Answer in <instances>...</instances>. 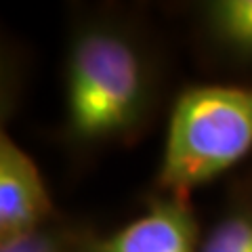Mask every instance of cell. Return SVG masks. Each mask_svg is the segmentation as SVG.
<instances>
[{"label":"cell","instance_id":"obj_2","mask_svg":"<svg viewBox=\"0 0 252 252\" xmlns=\"http://www.w3.org/2000/svg\"><path fill=\"white\" fill-rule=\"evenodd\" d=\"M147 94L139 53L112 30H89L67 61V114L78 137L99 139L137 122Z\"/></svg>","mask_w":252,"mask_h":252},{"label":"cell","instance_id":"obj_6","mask_svg":"<svg viewBox=\"0 0 252 252\" xmlns=\"http://www.w3.org/2000/svg\"><path fill=\"white\" fill-rule=\"evenodd\" d=\"M200 252H252V217L231 215L215 225Z\"/></svg>","mask_w":252,"mask_h":252},{"label":"cell","instance_id":"obj_3","mask_svg":"<svg viewBox=\"0 0 252 252\" xmlns=\"http://www.w3.org/2000/svg\"><path fill=\"white\" fill-rule=\"evenodd\" d=\"M51 212L49 191L34 160L2 135L0 141V233L4 238L38 229Z\"/></svg>","mask_w":252,"mask_h":252},{"label":"cell","instance_id":"obj_1","mask_svg":"<svg viewBox=\"0 0 252 252\" xmlns=\"http://www.w3.org/2000/svg\"><path fill=\"white\" fill-rule=\"evenodd\" d=\"M252 149V89L193 86L177 99L160 185L187 191L217 179Z\"/></svg>","mask_w":252,"mask_h":252},{"label":"cell","instance_id":"obj_5","mask_svg":"<svg viewBox=\"0 0 252 252\" xmlns=\"http://www.w3.org/2000/svg\"><path fill=\"white\" fill-rule=\"evenodd\" d=\"M219 38L244 53H252V0H220L210 6Z\"/></svg>","mask_w":252,"mask_h":252},{"label":"cell","instance_id":"obj_7","mask_svg":"<svg viewBox=\"0 0 252 252\" xmlns=\"http://www.w3.org/2000/svg\"><path fill=\"white\" fill-rule=\"evenodd\" d=\"M0 252H59V244L49 233L40 229L4 238L0 244Z\"/></svg>","mask_w":252,"mask_h":252},{"label":"cell","instance_id":"obj_4","mask_svg":"<svg viewBox=\"0 0 252 252\" xmlns=\"http://www.w3.org/2000/svg\"><path fill=\"white\" fill-rule=\"evenodd\" d=\"M99 252H200L195 220L183 204L160 200L101 242Z\"/></svg>","mask_w":252,"mask_h":252}]
</instances>
